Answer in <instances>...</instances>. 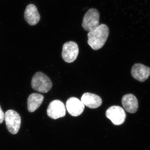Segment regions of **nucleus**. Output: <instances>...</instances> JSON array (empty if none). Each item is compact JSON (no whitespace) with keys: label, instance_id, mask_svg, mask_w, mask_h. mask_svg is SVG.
I'll list each match as a JSON object with an SVG mask.
<instances>
[{"label":"nucleus","instance_id":"obj_1","mask_svg":"<svg viewBox=\"0 0 150 150\" xmlns=\"http://www.w3.org/2000/svg\"><path fill=\"white\" fill-rule=\"evenodd\" d=\"M109 33V28L106 25H100L96 28L89 32L88 43L93 50H98L104 46Z\"/></svg>","mask_w":150,"mask_h":150},{"label":"nucleus","instance_id":"obj_2","mask_svg":"<svg viewBox=\"0 0 150 150\" xmlns=\"http://www.w3.org/2000/svg\"><path fill=\"white\" fill-rule=\"evenodd\" d=\"M31 84L33 89L42 93L48 92L53 85L49 78L41 72H38L33 76Z\"/></svg>","mask_w":150,"mask_h":150},{"label":"nucleus","instance_id":"obj_3","mask_svg":"<svg viewBox=\"0 0 150 150\" xmlns=\"http://www.w3.org/2000/svg\"><path fill=\"white\" fill-rule=\"evenodd\" d=\"M5 121L8 130L13 134H17L21 124L20 115L16 111L8 110L4 115Z\"/></svg>","mask_w":150,"mask_h":150},{"label":"nucleus","instance_id":"obj_4","mask_svg":"<svg viewBox=\"0 0 150 150\" xmlns=\"http://www.w3.org/2000/svg\"><path fill=\"white\" fill-rule=\"evenodd\" d=\"M99 20L100 14L98 11L96 9H90L84 16L83 27L86 31H91L99 26Z\"/></svg>","mask_w":150,"mask_h":150},{"label":"nucleus","instance_id":"obj_5","mask_svg":"<svg viewBox=\"0 0 150 150\" xmlns=\"http://www.w3.org/2000/svg\"><path fill=\"white\" fill-rule=\"evenodd\" d=\"M79 48L77 44L74 41H69L63 46L62 57L65 62L72 63L77 58Z\"/></svg>","mask_w":150,"mask_h":150},{"label":"nucleus","instance_id":"obj_6","mask_svg":"<svg viewBox=\"0 0 150 150\" xmlns=\"http://www.w3.org/2000/svg\"><path fill=\"white\" fill-rule=\"evenodd\" d=\"M106 116L116 126L123 124L126 118V112L123 108L116 105L111 106L107 109Z\"/></svg>","mask_w":150,"mask_h":150},{"label":"nucleus","instance_id":"obj_7","mask_svg":"<svg viewBox=\"0 0 150 150\" xmlns=\"http://www.w3.org/2000/svg\"><path fill=\"white\" fill-rule=\"evenodd\" d=\"M47 112L50 118L58 119L64 117L66 115V107L62 101L56 100L50 103L47 108Z\"/></svg>","mask_w":150,"mask_h":150},{"label":"nucleus","instance_id":"obj_8","mask_svg":"<svg viewBox=\"0 0 150 150\" xmlns=\"http://www.w3.org/2000/svg\"><path fill=\"white\" fill-rule=\"evenodd\" d=\"M66 107L70 115L73 116H78L83 112L85 105L79 99L73 97L67 100Z\"/></svg>","mask_w":150,"mask_h":150},{"label":"nucleus","instance_id":"obj_9","mask_svg":"<svg viewBox=\"0 0 150 150\" xmlns=\"http://www.w3.org/2000/svg\"><path fill=\"white\" fill-rule=\"evenodd\" d=\"M131 74L135 79L144 82L149 77L150 68L141 64H136L131 69Z\"/></svg>","mask_w":150,"mask_h":150},{"label":"nucleus","instance_id":"obj_10","mask_svg":"<svg viewBox=\"0 0 150 150\" xmlns=\"http://www.w3.org/2000/svg\"><path fill=\"white\" fill-rule=\"evenodd\" d=\"M40 18L37 8L34 4H30L27 6L24 12V18L28 24L35 25L39 22Z\"/></svg>","mask_w":150,"mask_h":150},{"label":"nucleus","instance_id":"obj_11","mask_svg":"<svg viewBox=\"0 0 150 150\" xmlns=\"http://www.w3.org/2000/svg\"><path fill=\"white\" fill-rule=\"evenodd\" d=\"M122 103L125 110L130 113H135L138 110L139 107L138 100L132 94L124 95L122 98Z\"/></svg>","mask_w":150,"mask_h":150},{"label":"nucleus","instance_id":"obj_12","mask_svg":"<svg viewBox=\"0 0 150 150\" xmlns=\"http://www.w3.org/2000/svg\"><path fill=\"white\" fill-rule=\"evenodd\" d=\"M81 101L84 105L90 108H97L102 103V100L100 97L90 93H84L81 98Z\"/></svg>","mask_w":150,"mask_h":150},{"label":"nucleus","instance_id":"obj_13","mask_svg":"<svg viewBox=\"0 0 150 150\" xmlns=\"http://www.w3.org/2000/svg\"><path fill=\"white\" fill-rule=\"evenodd\" d=\"M44 96L37 93L30 94L28 98V109L30 112H33L40 107L42 104Z\"/></svg>","mask_w":150,"mask_h":150},{"label":"nucleus","instance_id":"obj_14","mask_svg":"<svg viewBox=\"0 0 150 150\" xmlns=\"http://www.w3.org/2000/svg\"><path fill=\"white\" fill-rule=\"evenodd\" d=\"M4 113L0 106V124L2 123L4 121Z\"/></svg>","mask_w":150,"mask_h":150}]
</instances>
